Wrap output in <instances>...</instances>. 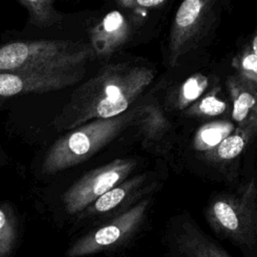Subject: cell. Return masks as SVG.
Here are the masks:
<instances>
[{
  "mask_svg": "<svg viewBox=\"0 0 257 257\" xmlns=\"http://www.w3.org/2000/svg\"><path fill=\"white\" fill-rule=\"evenodd\" d=\"M253 51H254V54L257 56V36L253 40Z\"/></svg>",
  "mask_w": 257,
  "mask_h": 257,
  "instance_id": "ffe728a7",
  "label": "cell"
},
{
  "mask_svg": "<svg viewBox=\"0 0 257 257\" xmlns=\"http://www.w3.org/2000/svg\"><path fill=\"white\" fill-rule=\"evenodd\" d=\"M200 87L196 79L192 78L186 82L184 85V95L188 99H194L196 98L200 93Z\"/></svg>",
  "mask_w": 257,
  "mask_h": 257,
  "instance_id": "2e32d148",
  "label": "cell"
},
{
  "mask_svg": "<svg viewBox=\"0 0 257 257\" xmlns=\"http://www.w3.org/2000/svg\"><path fill=\"white\" fill-rule=\"evenodd\" d=\"M164 1L163 0H138L136 1L137 4L145 6V7H152V6H157L162 4Z\"/></svg>",
  "mask_w": 257,
  "mask_h": 257,
  "instance_id": "d6986e66",
  "label": "cell"
},
{
  "mask_svg": "<svg viewBox=\"0 0 257 257\" xmlns=\"http://www.w3.org/2000/svg\"><path fill=\"white\" fill-rule=\"evenodd\" d=\"M123 26V18L117 11L109 12L90 32L91 43L97 54H105L116 44Z\"/></svg>",
  "mask_w": 257,
  "mask_h": 257,
  "instance_id": "ba28073f",
  "label": "cell"
},
{
  "mask_svg": "<svg viewBox=\"0 0 257 257\" xmlns=\"http://www.w3.org/2000/svg\"><path fill=\"white\" fill-rule=\"evenodd\" d=\"M89 48L79 42L56 39L26 40L0 47V73L26 70H65L82 67Z\"/></svg>",
  "mask_w": 257,
  "mask_h": 257,
  "instance_id": "6da1fadb",
  "label": "cell"
},
{
  "mask_svg": "<svg viewBox=\"0 0 257 257\" xmlns=\"http://www.w3.org/2000/svg\"><path fill=\"white\" fill-rule=\"evenodd\" d=\"M117 127L115 119L98 118L69 131L46 151L40 167L41 174L54 175L86 161L111 139Z\"/></svg>",
  "mask_w": 257,
  "mask_h": 257,
  "instance_id": "7a4b0ae2",
  "label": "cell"
},
{
  "mask_svg": "<svg viewBox=\"0 0 257 257\" xmlns=\"http://www.w3.org/2000/svg\"><path fill=\"white\" fill-rule=\"evenodd\" d=\"M19 236V221L14 207L9 202L0 203V257H9Z\"/></svg>",
  "mask_w": 257,
  "mask_h": 257,
  "instance_id": "30bf717a",
  "label": "cell"
},
{
  "mask_svg": "<svg viewBox=\"0 0 257 257\" xmlns=\"http://www.w3.org/2000/svg\"><path fill=\"white\" fill-rule=\"evenodd\" d=\"M18 4L28 13L27 23L37 28H48L64 18L55 8L53 0H19Z\"/></svg>",
  "mask_w": 257,
  "mask_h": 257,
  "instance_id": "9c48e42d",
  "label": "cell"
},
{
  "mask_svg": "<svg viewBox=\"0 0 257 257\" xmlns=\"http://www.w3.org/2000/svg\"><path fill=\"white\" fill-rule=\"evenodd\" d=\"M11 162L10 156L4 150L2 145L0 144V171H2L5 167H7Z\"/></svg>",
  "mask_w": 257,
  "mask_h": 257,
  "instance_id": "ac0fdd59",
  "label": "cell"
},
{
  "mask_svg": "<svg viewBox=\"0 0 257 257\" xmlns=\"http://www.w3.org/2000/svg\"><path fill=\"white\" fill-rule=\"evenodd\" d=\"M124 165L112 164L89 172L74 182L61 195V203L69 215H77L120 180Z\"/></svg>",
  "mask_w": 257,
  "mask_h": 257,
  "instance_id": "52a82bcc",
  "label": "cell"
},
{
  "mask_svg": "<svg viewBox=\"0 0 257 257\" xmlns=\"http://www.w3.org/2000/svg\"><path fill=\"white\" fill-rule=\"evenodd\" d=\"M83 72V67H78L65 70H26L0 73V97L60 90L75 84L80 80Z\"/></svg>",
  "mask_w": 257,
  "mask_h": 257,
  "instance_id": "5b68a950",
  "label": "cell"
},
{
  "mask_svg": "<svg viewBox=\"0 0 257 257\" xmlns=\"http://www.w3.org/2000/svg\"><path fill=\"white\" fill-rule=\"evenodd\" d=\"M225 133L226 132L221 127H209L202 133V139L206 144L214 146L221 143Z\"/></svg>",
  "mask_w": 257,
  "mask_h": 257,
  "instance_id": "9a60e30c",
  "label": "cell"
},
{
  "mask_svg": "<svg viewBox=\"0 0 257 257\" xmlns=\"http://www.w3.org/2000/svg\"><path fill=\"white\" fill-rule=\"evenodd\" d=\"M214 231L229 240L243 257H257V211L219 200L208 216Z\"/></svg>",
  "mask_w": 257,
  "mask_h": 257,
  "instance_id": "277c9868",
  "label": "cell"
},
{
  "mask_svg": "<svg viewBox=\"0 0 257 257\" xmlns=\"http://www.w3.org/2000/svg\"><path fill=\"white\" fill-rule=\"evenodd\" d=\"M244 68L248 70H253L257 73V56L255 54H250L243 60Z\"/></svg>",
  "mask_w": 257,
  "mask_h": 257,
  "instance_id": "e0dca14e",
  "label": "cell"
},
{
  "mask_svg": "<svg viewBox=\"0 0 257 257\" xmlns=\"http://www.w3.org/2000/svg\"><path fill=\"white\" fill-rule=\"evenodd\" d=\"M145 212L146 205L142 204L88 231L68 246L65 256L85 257L120 250L141 229Z\"/></svg>",
  "mask_w": 257,
  "mask_h": 257,
  "instance_id": "3957f363",
  "label": "cell"
},
{
  "mask_svg": "<svg viewBox=\"0 0 257 257\" xmlns=\"http://www.w3.org/2000/svg\"><path fill=\"white\" fill-rule=\"evenodd\" d=\"M203 2L199 0H187L184 1L178 9L176 15V22L181 27H188L193 24L198 18Z\"/></svg>",
  "mask_w": 257,
  "mask_h": 257,
  "instance_id": "8fae6325",
  "label": "cell"
},
{
  "mask_svg": "<svg viewBox=\"0 0 257 257\" xmlns=\"http://www.w3.org/2000/svg\"><path fill=\"white\" fill-rule=\"evenodd\" d=\"M244 148V141L239 136H231L223 140L218 147V155L225 160L238 156Z\"/></svg>",
  "mask_w": 257,
  "mask_h": 257,
  "instance_id": "7c38bea8",
  "label": "cell"
},
{
  "mask_svg": "<svg viewBox=\"0 0 257 257\" xmlns=\"http://www.w3.org/2000/svg\"><path fill=\"white\" fill-rule=\"evenodd\" d=\"M200 109L210 115H216L222 113L225 110V103L217 100L213 96H208L204 98L200 104Z\"/></svg>",
  "mask_w": 257,
  "mask_h": 257,
  "instance_id": "5bb4252c",
  "label": "cell"
},
{
  "mask_svg": "<svg viewBox=\"0 0 257 257\" xmlns=\"http://www.w3.org/2000/svg\"><path fill=\"white\" fill-rule=\"evenodd\" d=\"M166 257H232L189 219L172 223L163 236Z\"/></svg>",
  "mask_w": 257,
  "mask_h": 257,
  "instance_id": "8992f818",
  "label": "cell"
},
{
  "mask_svg": "<svg viewBox=\"0 0 257 257\" xmlns=\"http://www.w3.org/2000/svg\"><path fill=\"white\" fill-rule=\"evenodd\" d=\"M255 99L252 94L248 92L241 93L239 97L235 100L234 109H233V117L237 121H241L247 115L248 110L254 105Z\"/></svg>",
  "mask_w": 257,
  "mask_h": 257,
  "instance_id": "4fadbf2b",
  "label": "cell"
}]
</instances>
